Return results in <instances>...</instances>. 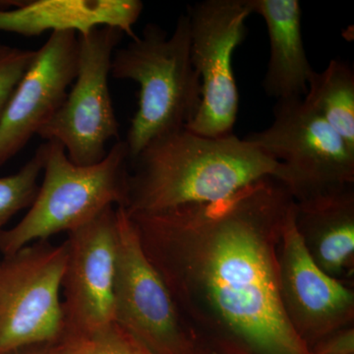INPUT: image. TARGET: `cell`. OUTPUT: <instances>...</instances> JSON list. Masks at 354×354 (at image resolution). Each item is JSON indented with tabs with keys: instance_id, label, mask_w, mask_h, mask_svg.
<instances>
[{
	"instance_id": "9a60e30c",
	"label": "cell",
	"mask_w": 354,
	"mask_h": 354,
	"mask_svg": "<svg viewBox=\"0 0 354 354\" xmlns=\"http://www.w3.org/2000/svg\"><path fill=\"white\" fill-rule=\"evenodd\" d=\"M353 185L297 201V223L317 265L330 276L341 274L354 253ZM337 279V278H335Z\"/></svg>"
},
{
	"instance_id": "277c9868",
	"label": "cell",
	"mask_w": 354,
	"mask_h": 354,
	"mask_svg": "<svg viewBox=\"0 0 354 354\" xmlns=\"http://www.w3.org/2000/svg\"><path fill=\"white\" fill-rule=\"evenodd\" d=\"M46 143L43 183L24 218L0 234L2 256L75 232L109 207L127 204L129 155L124 141H116L101 162L87 167L73 164L57 142Z\"/></svg>"
},
{
	"instance_id": "7c38bea8",
	"label": "cell",
	"mask_w": 354,
	"mask_h": 354,
	"mask_svg": "<svg viewBox=\"0 0 354 354\" xmlns=\"http://www.w3.org/2000/svg\"><path fill=\"white\" fill-rule=\"evenodd\" d=\"M78 34L51 32L0 118V167L29 143L64 104L78 71Z\"/></svg>"
},
{
	"instance_id": "52a82bcc",
	"label": "cell",
	"mask_w": 354,
	"mask_h": 354,
	"mask_svg": "<svg viewBox=\"0 0 354 354\" xmlns=\"http://www.w3.org/2000/svg\"><path fill=\"white\" fill-rule=\"evenodd\" d=\"M250 0H205L187 7L191 62L201 79L202 102L186 129L220 138L234 134L239 94L234 51L246 35Z\"/></svg>"
},
{
	"instance_id": "ba28073f",
	"label": "cell",
	"mask_w": 354,
	"mask_h": 354,
	"mask_svg": "<svg viewBox=\"0 0 354 354\" xmlns=\"http://www.w3.org/2000/svg\"><path fill=\"white\" fill-rule=\"evenodd\" d=\"M114 320L157 354H196L192 330L149 258L127 209L118 206Z\"/></svg>"
},
{
	"instance_id": "6da1fadb",
	"label": "cell",
	"mask_w": 354,
	"mask_h": 354,
	"mask_svg": "<svg viewBox=\"0 0 354 354\" xmlns=\"http://www.w3.org/2000/svg\"><path fill=\"white\" fill-rule=\"evenodd\" d=\"M295 198L265 177L223 201L129 214L185 322L244 354H312L286 313L279 244Z\"/></svg>"
},
{
	"instance_id": "e0dca14e",
	"label": "cell",
	"mask_w": 354,
	"mask_h": 354,
	"mask_svg": "<svg viewBox=\"0 0 354 354\" xmlns=\"http://www.w3.org/2000/svg\"><path fill=\"white\" fill-rule=\"evenodd\" d=\"M53 346L55 354H157L116 322L91 332L64 330Z\"/></svg>"
},
{
	"instance_id": "5b68a950",
	"label": "cell",
	"mask_w": 354,
	"mask_h": 354,
	"mask_svg": "<svg viewBox=\"0 0 354 354\" xmlns=\"http://www.w3.org/2000/svg\"><path fill=\"white\" fill-rule=\"evenodd\" d=\"M67 244L37 241L0 260V354L53 344L64 330L60 301Z\"/></svg>"
},
{
	"instance_id": "8fae6325",
	"label": "cell",
	"mask_w": 354,
	"mask_h": 354,
	"mask_svg": "<svg viewBox=\"0 0 354 354\" xmlns=\"http://www.w3.org/2000/svg\"><path fill=\"white\" fill-rule=\"evenodd\" d=\"M62 290L64 330L91 332L114 320L118 230L113 207L68 234Z\"/></svg>"
},
{
	"instance_id": "30bf717a",
	"label": "cell",
	"mask_w": 354,
	"mask_h": 354,
	"mask_svg": "<svg viewBox=\"0 0 354 354\" xmlns=\"http://www.w3.org/2000/svg\"><path fill=\"white\" fill-rule=\"evenodd\" d=\"M278 258L286 313L308 346L310 341H322L353 321V290L324 272L314 261L297 227V201L283 223Z\"/></svg>"
},
{
	"instance_id": "2e32d148",
	"label": "cell",
	"mask_w": 354,
	"mask_h": 354,
	"mask_svg": "<svg viewBox=\"0 0 354 354\" xmlns=\"http://www.w3.org/2000/svg\"><path fill=\"white\" fill-rule=\"evenodd\" d=\"M304 101L327 121L354 153V72L342 60H330L324 71H314Z\"/></svg>"
},
{
	"instance_id": "44dd1931",
	"label": "cell",
	"mask_w": 354,
	"mask_h": 354,
	"mask_svg": "<svg viewBox=\"0 0 354 354\" xmlns=\"http://www.w3.org/2000/svg\"><path fill=\"white\" fill-rule=\"evenodd\" d=\"M8 354H55V353L53 344H41V346H28Z\"/></svg>"
},
{
	"instance_id": "8992f818",
	"label": "cell",
	"mask_w": 354,
	"mask_h": 354,
	"mask_svg": "<svg viewBox=\"0 0 354 354\" xmlns=\"http://www.w3.org/2000/svg\"><path fill=\"white\" fill-rule=\"evenodd\" d=\"M123 32L99 27L78 35V71L64 104L38 136L64 147L77 165L101 162L113 139L120 141V127L109 88L111 59Z\"/></svg>"
},
{
	"instance_id": "ac0fdd59",
	"label": "cell",
	"mask_w": 354,
	"mask_h": 354,
	"mask_svg": "<svg viewBox=\"0 0 354 354\" xmlns=\"http://www.w3.org/2000/svg\"><path fill=\"white\" fill-rule=\"evenodd\" d=\"M46 143L37 149L31 160L17 174L0 177V234L2 227L23 209L30 208L39 190Z\"/></svg>"
},
{
	"instance_id": "7a4b0ae2",
	"label": "cell",
	"mask_w": 354,
	"mask_h": 354,
	"mask_svg": "<svg viewBox=\"0 0 354 354\" xmlns=\"http://www.w3.org/2000/svg\"><path fill=\"white\" fill-rule=\"evenodd\" d=\"M131 162L129 214L223 201L265 177L290 188L285 165L234 134L212 138L183 128L153 140Z\"/></svg>"
},
{
	"instance_id": "d6986e66",
	"label": "cell",
	"mask_w": 354,
	"mask_h": 354,
	"mask_svg": "<svg viewBox=\"0 0 354 354\" xmlns=\"http://www.w3.org/2000/svg\"><path fill=\"white\" fill-rule=\"evenodd\" d=\"M36 55L37 50L0 43V118Z\"/></svg>"
},
{
	"instance_id": "4fadbf2b",
	"label": "cell",
	"mask_w": 354,
	"mask_h": 354,
	"mask_svg": "<svg viewBox=\"0 0 354 354\" xmlns=\"http://www.w3.org/2000/svg\"><path fill=\"white\" fill-rule=\"evenodd\" d=\"M143 7L140 0L23 1L15 8L0 10V31L37 37L48 31L86 35L99 27H111L133 39L137 37L133 26Z\"/></svg>"
},
{
	"instance_id": "ffe728a7",
	"label": "cell",
	"mask_w": 354,
	"mask_h": 354,
	"mask_svg": "<svg viewBox=\"0 0 354 354\" xmlns=\"http://www.w3.org/2000/svg\"><path fill=\"white\" fill-rule=\"evenodd\" d=\"M312 354H354L353 329H342L322 339Z\"/></svg>"
},
{
	"instance_id": "3957f363",
	"label": "cell",
	"mask_w": 354,
	"mask_h": 354,
	"mask_svg": "<svg viewBox=\"0 0 354 354\" xmlns=\"http://www.w3.org/2000/svg\"><path fill=\"white\" fill-rule=\"evenodd\" d=\"M111 75L140 88L138 109L124 140L131 162L153 140L187 127L201 106V79L191 62L186 13L171 36L149 23L140 36L116 48Z\"/></svg>"
},
{
	"instance_id": "5bb4252c",
	"label": "cell",
	"mask_w": 354,
	"mask_h": 354,
	"mask_svg": "<svg viewBox=\"0 0 354 354\" xmlns=\"http://www.w3.org/2000/svg\"><path fill=\"white\" fill-rule=\"evenodd\" d=\"M252 13L265 20L270 58L263 88L278 101L306 95L314 70L305 51L301 7L297 0H250Z\"/></svg>"
},
{
	"instance_id": "9c48e42d",
	"label": "cell",
	"mask_w": 354,
	"mask_h": 354,
	"mask_svg": "<svg viewBox=\"0 0 354 354\" xmlns=\"http://www.w3.org/2000/svg\"><path fill=\"white\" fill-rule=\"evenodd\" d=\"M272 111L269 127L244 139L285 165L295 201L353 185L354 153L304 97L278 101Z\"/></svg>"
}]
</instances>
